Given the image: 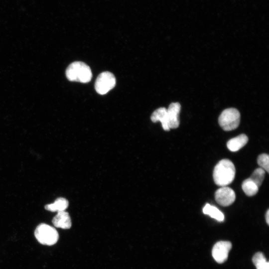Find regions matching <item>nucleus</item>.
<instances>
[{
	"instance_id": "8",
	"label": "nucleus",
	"mask_w": 269,
	"mask_h": 269,
	"mask_svg": "<svg viewBox=\"0 0 269 269\" xmlns=\"http://www.w3.org/2000/svg\"><path fill=\"white\" fill-rule=\"evenodd\" d=\"M181 105L178 103H171L167 109L168 123L169 129H176L179 127V115Z\"/></svg>"
},
{
	"instance_id": "17",
	"label": "nucleus",
	"mask_w": 269,
	"mask_h": 269,
	"mask_svg": "<svg viewBox=\"0 0 269 269\" xmlns=\"http://www.w3.org/2000/svg\"><path fill=\"white\" fill-rule=\"evenodd\" d=\"M258 164L267 172L269 169V156L266 153L260 154L257 159Z\"/></svg>"
},
{
	"instance_id": "11",
	"label": "nucleus",
	"mask_w": 269,
	"mask_h": 269,
	"mask_svg": "<svg viewBox=\"0 0 269 269\" xmlns=\"http://www.w3.org/2000/svg\"><path fill=\"white\" fill-rule=\"evenodd\" d=\"M248 141V137L245 134H241L230 139L227 143L229 150L235 152L244 146Z\"/></svg>"
},
{
	"instance_id": "9",
	"label": "nucleus",
	"mask_w": 269,
	"mask_h": 269,
	"mask_svg": "<svg viewBox=\"0 0 269 269\" xmlns=\"http://www.w3.org/2000/svg\"><path fill=\"white\" fill-rule=\"evenodd\" d=\"M52 222L55 227L63 229H69L72 225L71 218L65 211L58 212Z\"/></svg>"
},
{
	"instance_id": "16",
	"label": "nucleus",
	"mask_w": 269,
	"mask_h": 269,
	"mask_svg": "<svg viewBox=\"0 0 269 269\" xmlns=\"http://www.w3.org/2000/svg\"><path fill=\"white\" fill-rule=\"evenodd\" d=\"M265 175V171L262 168L256 169L250 178L259 187L262 184Z\"/></svg>"
},
{
	"instance_id": "3",
	"label": "nucleus",
	"mask_w": 269,
	"mask_h": 269,
	"mask_svg": "<svg viewBox=\"0 0 269 269\" xmlns=\"http://www.w3.org/2000/svg\"><path fill=\"white\" fill-rule=\"evenodd\" d=\"M34 236L39 243L47 246L55 244L59 239V234L55 228L45 223H41L36 227Z\"/></svg>"
},
{
	"instance_id": "12",
	"label": "nucleus",
	"mask_w": 269,
	"mask_h": 269,
	"mask_svg": "<svg viewBox=\"0 0 269 269\" xmlns=\"http://www.w3.org/2000/svg\"><path fill=\"white\" fill-rule=\"evenodd\" d=\"M69 205L68 201L63 197L56 199L54 203L47 204L45 209L51 212H59L65 211Z\"/></svg>"
},
{
	"instance_id": "10",
	"label": "nucleus",
	"mask_w": 269,
	"mask_h": 269,
	"mask_svg": "<svg viewBox=\"0 0 269 269\" xmlns=\"http://www.w3.org/2000/svg\"><path fill=\"white\" fill-rule=\"evenodd\" d=\"M152 122H160L162 128L164 131H168L170 129L168 127L167 109L164 107L159 108L155 110L150 117Z\"/></svg>"
},
{
	"instance_id": "2",
	"label": "nucleus",
	"mask_w": 269,
	"mask_h": 269,
	"mask_svg": "<svg viewBox=\"0 0 269 269\" xmlns=\"http://www.w3.org/2000/svg\"><path fill=\"white\" fill-rule=\"evenodd\" d=\"M66 76L69 81L85 83L91 81L92 73L88 65L83 62L75 61L66 69Z\"/></svg>"
},
{
	"instance_id": "6",
	"label": "nucleus",
	"mask_w": 269,
	"mask_h": 269,
	"mask_svg": "<svg viewBox=\"0 0 269 269\" xmlns=\"http://www.w3.org/2000/svg\"><path fill=\"white\" fill-rule=\"evenodd\" d=\"M236 195L234 191L227 186L221 187L215 193V199L217 203L222 206H228L234 203Z\"/></svg>"
},
{
	"instance_id": "1",
	"label": "nucleus",
	"mask_w": 269,
	"mask_h": 269,
	"mask_svg": "<svg viewBox=\"0 0 269 269\" xmlns=\"http://www.w3.org/2000/svg\"><path fill=\"white\" fill-rule=\"evenodd\" d=\"M235 172V166L231 160L222 159L216 165L213 170L214 182L218 186H226L234 180Z\"/></svg>"
},
{
	"instance_id": "15",
	"label": "nucleus",
	"mask_w": 269,
	"mask_h": 269,
	"mask_svg": "<svg viewBox=\"0 0 269 269\" xmlns=\"http://www.w3.org/2000/svg\"><path fill=\"white\" fill-rule=\"evenodd\" d=\"M252 260L257 269H269V262L267 261L262 253L258 252L255 254Z\"/></svg>"
},
{
	"instance_id": "13",
	"label": "nucleus",
	"mask_w": 269,
	"mask_h": 269,
	"mask_svg": "<svg viewBox=\"0 0 269 269\" xmlns=\"http://www.w3.org/2000/svg\"><path fill=\"white\" fill-rule=\"evenodd\" d=\"M203 212L204 214L208 215L218 221L221 222L224 220L223 213L217 207L209 204H206L204 206Z\"/></svg>"
},
{
	"instance_id": "7",
	"label": "nucleus",
	"mask_w": 269,
	"mask_h": 269,
	"mask_svg": "<svg viewBox=\"0 0 269 269\" xmlns=\"http://www.w3.org/2000/svg\"><path fill=\"white\" fill-rule=\"evenodd\" d=\"M232 244L228 241H219L214 246L212 254L214 260L219 264L225 262L228 257Z\"/></svg>"
},
{
	"instance_id": "18",
	"label": "nucleus",
	"mask_w": 269,
	"mask_h": 269,
	"mask_svg": "<svg viewBox=\"0 0 269 269\" xmlns=\"http://www.w3.org/2000/svg\"><path fill=\"white\" fill-rule=\"evenodd\" d=\"M265 217H266V222L267 224L269 225V210H267Z\"/></svg>"
},
{
	"instance_id": "4",
	"label": "nucleus",
	"mask_w": 269,
	"mask_h": 269,
	"mask_svg": "<svg viewBox=\"0 0 269 269\" xmlns=\"http://www.w3.org/2000/svg\"><path fill=\"white\" fill-rule=\"evenodd\" d=\"M219 124L225 131H230L237 129L240 122V113L235 108L224 110L218 119Z\"/></svg>"
},
{
	"instance_id": "14",
	"label": "nucleus",
	"mask_w": 269,
	"mask_h": 269,
	"mask_svg": "<svg viewBox=\"0 0 269 269\" xmlns=\"http://www.w3.org/2000/svg\"><path fill=\"white\" fill-rule=\"evenodd\" d=\"M242 188L244 193L248 196L256 195L259 190V187L250 178L243 182Z\"/></svg>"
},
{
	"instance_id": "5",
	"label": "nucleus",
	"mask_w": 269,
	"mask_h": 269,
	"mask_svg": "<svg viewBox=\"0 0 269 269\" xmlns=\"http://www.w3.org/2000/svg\"><path fill=\"white\" fill-rule=\"evenodd\" d=\"M116 85V78L111 72L106 71L100 74L95 83L96 92L101 95L107 93Z\"/></svg>"
}]
</instances>
